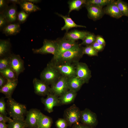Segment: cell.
Instances as JSON below:
<instances>
[{"instance_id": "cell-1", "label": "cell", "mask_w": 128, "mask_h": 128, "mask_svg": "<svg viewBox=\"0 0 128 128\" xmlns=\"http://www.w3.org/2000/svg\"><path fill=\"white\" fill-rule=\"evenodd\" d=\"M83 47L78 45L63 53L50 61L54 64H76L79 62L84 55Z\"/></svg>"}, {"instance_id": "cell-2", "label": "cell", "mask_w": 128, "mask_h": 128, "mask_svg": "<svg viewBox=\"0 0 128 128\" xmlns=\"http://www.w3.org/2000/svg\"><path fill=\"white\" fill-rule=\"evenodd\" d=\"M6 104L7 111L13 119L24 120L27 110L26 105L17 102L11 97L7 99Z\"/></svg>"}, {"instance_id": "cell-3", "label": "cell", "mask_w": 128, "mask_h": 128, "mask_svg": "<svg viewBox=\"0 0 128 128\" xmlns=\"http://www.w3.org/2000/svg\"><path fill=\"white\" fill-rule=\"evenodd\" d=\"M61 76V74L50 62L41 73L40 80L48 85H51L56 82Z\"/></svg>"}, {"instance_id": "cell-4", "label": "cell", "mask_w": 128, "mask_h": 128, "mask_svg": "<svg viewBox=\"0 0 128 128\" xmlns=\"http://www.w3.org/2000/svg\"><path fill=\"white\" fill-rule=\"evenodd\" d=\"M81 111L74 104L64 111L63 117L69 126L79 123L80 120Z\"/></svg>"}, {"instance_id": "cell-5", "label": "cell", "mask_w": 128, "mask_h": 128, "mask_svg": "<svg viewBox=\"0 0 128 128\" xmlns=\"http://www.w3.org/2000/svg\"><path fill=\"white\" fill-rule=\"evenodd\" d=\"M43 45L38 49H32L34 54H51L53 56L56 54L58 49V45L56 40H53L46 39H44Z\"/></svg>"}, {"instance_id": "cell-6", "label": "cell", "mask_w": 128, "mask_h": 128, "mask_svg": "<svg viewBox=\"0 0 128 128\" xmlns=\"http://www.w3.org/2000/svg\"><path fill=\"white\" fill-rule=\"evenodd\" d=\"M50 91L59 97L69 90L67 78L61 76L55 83L51 85Z\"/></svg>"}, {"instance_id": "cell-7", "label": "cell", "mask_w": 128, "mask_h": 128, "mask_svg": "<svg viewBox=\"0 0 128 128\" xmlns=\"http://www.w3.org/2000/svg\"><path fill=\"white\" fill-rule=\"evenodd\" d=\"M76 76L85 83H87L91 77V71L85 63L78 62L76 64Z\"/></svg>"}, {"instance_id": "cell-8", "label": "cell", "mask_w": 128, "mask_h": 128, "mask_svg": "<svg viewBox=\"0 0 128 128\" xmlns=\"http://www.w3.org/2000/svg\"><path fill=\"white\" fill-rule=\"evenodd\" d=\"M37 109L32 108L27 111L24 122L26 128H37V122L41 112Z\"/></svg>"}, {"instance_id": "cell-9", "label": "cell", "mask_w": 128, "mask_h": 128, "mask_svg": "<svg viewBox=\"0 0 128 128\" xmlns=\"http://www.w3.org/2000/svg\"><path fill=\"white\" fill-rule=\"evenodd\" d=\"M61 75L67 78L76 76V64H55L51 62Z\"/></svg>"}, {"instance_id": "cell-10", "label": "cell", "mask_w": 128, "mask_h": 128, "mask_svg": "<svg viewBox=\"0 0 128 128\" xmlns=\"http://www.w3.org/2000/svg\"><path fill=\"white\" fill-rule=\"evenodd\" d=\"M46 98L42 97L41 101L44 105L45 110L50 113L53 111L54 107L61 105L58 96L51 93L48 94Z\"/></svg>"}, {"instance_id": "cell-11", "label": "cell", "mask_w": 128, "mask_h": 128, "mask_svg": "<svg viewBox=\"0 0 128 128\" xmlns=\"http://www.w3.org/2000/svg\"><path fill=\"white\" fill-rule=\"evenodd\" d=\"M10 67L18 77L24 71L25 69L24 61L19 55L11 54Z\"/></svg>"}, {"instance_id": "cell-12", "label": "cell", "mask_w": 128, "mask_h": 128, "mask_svg": "<svg viewBox=\"0 0 128 128\" xmlns=\"http://www.w3.org/2000/svg\"><path fill=\"white\" fill-rule=\"evenodd\" d=\"M56 40L58 44V49L56 54L53 56V58L56 57L63 53L79 44L76 41L66 40L63 38L57 39Z\"/></svg>"}, {"instance_id": "cell-13", "label": "cell", "mask_w": 128, "mask_h": 128, "mask_svg": "<svg viewBox=\"0 0 128 128\" xmlns=\"http://www.w3.org/2000/svg\"><path fill=\"white\" fill-rule=\"evenodd\" d=\"M33 83L34 92L36 94L45 96L51 92L50 87L41 80L35 78L33 80Z\"/></svg>"}, {"instance_id": "cell-14", "label": "cell", "mask_w": 128, "mask_h": 128, "mask_svg": "<svg viewBox=\"0 0 128 128\" xmlns=\"http://www.w3.org/2000/svg\"><path fill=\"white\" fill-rule=\"evenodd\" d=\"M82 124L92 127L97 123V119L95 114L86 109L81 111L80 120Z\"/></svg>"}, {"instance_id": "cell-15", "label": "cell", "mask_w": 128, "mask_h": 128, "mask_svg": "<svg viewBox=\"0 0 128 128\" xmlns=\"http://www.w3.org/2000/svg\"><path fill=\"white\" fill-rule=\"evenodd\" d=\"M88 17L93 20L100 19L105 14L102 7L94 5H85Z\"/></svg>"}, {"instance_id": "cell-16", "label": "cell", "mask_w": 128, "mask_h": 128, "mask_svg": "<svg viewBox=\"0 0 128 128\" xmlns=\"http://www.w3.org/2000/svg\"><path fill=\"white\" fill-rule=\"evenodd\" d=\"M18 83V79L7 80L6 83L0 89V92L3 94L7 99L12 97L13 93Z\"/></svg>"}, {"instance_id": "cell-17", "label": "cell", "mask_w": 128, "mask_h": 128, "mask_svg": "<svg viewBox=\"0 0 128 128\" xmlns=\"http://www.w3.org/2000/svg\"><path fill=\"white\" fill-rule=\"evenodd\" d=\"M90 32H88L75 30L66 32L63 38L74 41L79 39L83 41L86 35Z\"/></svg>"}, {"instance_id": "cell-18", "label": "cell", "mask_w": 128, "mask_h": 128, "mask_svg": "<svg viewBox=\"0 0 128 128\" xmlns=\"http://www.w3.org/2000/svg\"><path fill=\"white\" fill-rule=\"evenodd\" d=\"M17 7L16 4H13L9 6L2 14L9 23H12L17 20Z\"/></svg>"}, {"instance_id": "cell-19", "label": "cell", "mask_w": 128, "mask_h": 128, "mask_svg": "<svg viewBox=\"0 0 128 128\" xmlns=\"http://www.w3.org/2000/svg\"><path fill=\"white\" fill-rule=\"evenodd\" d=\"M114 0L111 3L108 5L103 9L105 14L116 18H119L123 16Z\"/></svg>"}, {"instance_id": "cell-20", "label": "cell", "mask_w": 128, "mask_h": 128, "mask_svg": "<svg viewBox=\"0 0 128 128\" xmlns=\"http://www.w3.org/2000/svg\"><path fill=\"white\" fill-rule=\"evenodd\" d=\"M67 83L69 90L77 92L85 83L75 76L67 78Z\"/></svg>"}, {"instance_id": "cell-21", "label": "cell", "mask_w": 128, "mask_h": 128, "mask_svg": "<svg viewBox=\"0 0 128 128\" xmlns=\"http://www.w3.org/2000/svg\"><path fill=\"white\" fill-rule=\"evenodd\" d=\"M77 95V92L69 90L59 97L61 105L72 103L74 101Z\"/></svg>"}, {"instance_id": "cell-22", "label": "cell", "mask_w": 128, "mask_h": 128, "mask_svg": "<svg viewBox=\"0 0 128 128\" xmlns=\"http://www.w3.org/2000/svg\"><path fill=\"white\" fill-rule=\"evenodd\" d=\"M21 28L18 23H10L2 30L3 33L6 36L14 35L19 33Z\"/></svg>"}, {"instance_id": "cell-23", "label": "cell", "mask_w": 128, "mask_h": 128, "mask_svg": "<svg viewBox=\"0 0 128 128\" xmlns=\"http://www.w3.org/2000/svg\"><path fill=\"white\" fill-rule=\"evenodd\" d=\"M56 14L62 18L64 20L65 24L61 27V29L62 30H65L66 31V32H67L69 29L74 27H86L84 26L77 24L69 16L67 15L64 16L58 13H56Z\"/></svg>"}, {"instance_id": "cell-24", "label": "cell", "mask_w": 128, "mask_h": 128, "mask_svg": "<svg viewBox=\"0 0 128 128\" xmlns=\"http://www.w3.org/2000/svg\"><path fill=\"white\" fill-rule=\"evenodd\" d=\"M53 123L52 118L46 116L41 112L37 122V128H50Z\"/></svg>"}, {"instance_id": "cell-25", "label": "cell", "mask_w": 128, "mask_h": 128, "mask_svg": "<svg viewBox=\"0 0 128 128\" xmlns=\"http://www.w3.org/2000/svg\"><path fill=\"white\" fill-rule=\"evenodd\" d=\"M19 5L22 10L28 14L31 13L41 10L39 7L26 0H21Z\"/></svg>"}, {"instance_id": "cell-26", "label": "cell", "mask_w": 128, "mask_h": 128, "mask_svg": "<svg viewBox=\"0 0 128 128\" xmlns=\"http://www.w3.org/2000/svg\"><path fill=\"white\" fill-rule=\"evenodd\" d=\"M11 44L9 39L0 40V57L8 55L11 53Z\"/></svg>"}, {"instance_id": "cell-27", "label": "cell", "mask_w": 128, "mask_h": 128, "mask_svg": "<svg viewBox=\"0 0 128 128\" xmlns=\"http://www.w3.org/2000/svg\"><path fill=\"white\" fill-rule=\"evenodd\" d=\"M86 0H73L69 1L68 2L69 9V14L73 10H79L83 5L86 4Z\"/></svg>"}, {"instance_id": "cell-28", "label": "cell", "mask_w": 128, "mask_h": 128, "mask_svg": "<svg viewBox=\"0 0 128 128\" xmlns=\"http://www.w3.org/2000/svg\"><path fill=\"white\" fill-rule=\"evenodd\" d=\"M0 73L7 80H14L18 79V77L10 67L0 71Z\"/></svg>"}, {"instance_id": "cell-29", "label": "cell", "mask_w": 128, "mask_h": 128, "mask_svg": "<svg viewBox=\"0 0 128 128\" xmlns=\"http://www.w3.org/2000/svg\"><path fill=\"white\" fill-rule=\"evenodd\" d=\"M114 2L123 16L128 17V5L127 3L121 0H115Z\"/></svg>"}, {"instance_id": "cell-30", "label": "cell", "mask_w": 128, "mask_h": 128, "mask_svg": "<svg viewBox=\"0 0 128 128\" xmlns=\"http://www.w3.org/2000/svg\"><path fill=\"white\" fill-rule=\"evenodd\" d=\"M113 0H87L86 5H94L102 7L111 3Z\"/></svg>"}, {"instance_id": "cell-31", "label": "cell", "mask_w": 128, "mask_h": 128, "mask_svg": "<svg viewBox=\"0 0 128 128\" xmlns=\"http://www.w3.org/2000/svg\"><path fill=\"white\" fill-rule=\"evenodd\" d=\"M24 120L18 119H13L12 121L7 124L8 128H26Z\"/></svg>"}, {"instance_id": "cell-32", "label": "cell", "mask_w": 128, "mask_h": 128, "mask_svg": "<svg viewBox=\"0 0 128 128\" xmlns=\"http://www.w3.org/2000/svg\"><path fill=\"white\" fill-rule=\"evenodd\" d=\"M96 36L94 34L90 32L85 37L82 42L79 44L81 46L91 45L96 41Z\"/></svg>"}, {"instance_id": "cell-33", "label": "cell", "mask_w": 128, "mask_h": 128, "mask_svg": "<svg viewBox=\"0 0 128 128\" xmlns=\"http://www.w3.org/2000/svg\"><path fill=\"white\" fill-rule=\"evenodd\" d=\"M11 54L8 55L0 58V71L10 67Z\"/></svg>"}, {"instance_id": "cell-34", "label": "cell", "mask_w": 128, "mask_h": 128, "mask_svg": "<svg viewBox=\"0 0 128 128\" xmlns=\"http://www.w3.org/2000/svg\"><path fill=\"white\" fill-rule=\"evenodd\" d=\"M83 54H86L90 56H98V52L91 45L86 46L83 48Z\"/></svg>"}, {"instance_id": "cell-35", "label": "cell", "mask_w": 128, "mask_h": 128, "mask_svg": "<svg viewBox=\"0 0 128 128\" xmlns=\"http://www.w3.org/2000/svg\"><path fill=\"white\" fill-rule=\"evenodd\" d=\"M5 98L2 97L0 99V114L7 116L8 113L6 111V104L5 100Z\"/></svg>"}, {"instance_id": "cell-36", "label": "cell", "mask_w": 128, "mask_h": 128, "mask_svg": "<svg viewBox=\"0 0 128 128\" xmlns=\"http://www.w3.org/2000/svg\"><path fill=\"white\" fill-rule=\"evenodd\" d=\"M28 15L23 10L21 11L18 13L17 20L19 23H23L26 21Z\"/></svg>"}, {"instance_id": "cell-37", "label": "cell", "mask_w": 128, "mask_h": 128, "mask_svg": "<svg viewBox=\"0 0 128 128\" xmlns=\"http://www.w3.org/2000/svg\"><path fill=\"white\" fill-rule=\"evenodd\" d=\"M55 125L57 128H67L69 126L66 120L63 118H59L55 122Z\"/></svg>"}, {"instance_id": "cell-38", "label": "cell", "mask_w": 128, "mask_h": 128, "mask_svg": "<svg viewBox=\"0 0 128 128\" xmlns=\"http://www.w3.org/2000/svg\"><path fill=\"white\" fill-rule=\"evenodd\" d=\"M9 24L3 14L0 13V30L2 31L4 28Z\"/></svg>"}, {"instance_id": "cell-39", "label": "cell", "mask_w": 128, "mask_h": 128, "mask_svg": "<svg viewBox=\"0 0 128 128\" xmlns=\"http://www.w3.org/2000/svg\"><path fill=\"white\" fill-rule=\"evenodd\" d=\"M8 3L7 0H0V13H2L7 8Z\"/></svg>"}, {"instance_id": "cell-40", "label": "cell", "mask_w": 128, "mask_h": 128, "mask_svg": "<svg viewBox=\"0 0 128 128\" xmlns=\"http://www.w3.org/2000/svg\"><path fill=\"white\" fill-rule=\"evenodd\" d=\"M91 45L98 52L102 51L105 47L104 46L99 44L96 41Z\"/></svg>"}, {"instance_id": "cell-41", "label": "cell", "mask_w": 128, "mask_h": 128, "mask_svg": "<svg viewBox=\"0 0 128 128\" xmlns=\"http://www.w3.org/2000/svg\"><path fill=\"white\" fill-rule=\"evenodd\" d=\"M96 42L101 45L105 46L106 42L104 39L101 36L97 35L96 36Z\"/></svg>"}, {"instance_id": "cell-42", "label": "cell", "mask_w": 128, "mask_h": 128, "mask_svg": "<svg viewBox=\"0 0 128 128\" xmlns=\"http://www.w3.org/2000/svg\"><path fill=\"white\" fill-rule=\"evenodd\" d=\"M13 119L7 116L3 115L0 114V122L8 123L12 121Z\"/></svg>"}, {"instance_id": "cell-43", "label": "cell", "mask_w": 128, "mask_h": 128, "mask_svg": "<svg viewBox=\"0 0 128 128\" xmlns=\"http://www.w3.org/2000/svg\"><path fill=\"white\" fill-rule=\"evenodd\" d=\"M73 128H92V127L78 123L73 125Z\"/></svg>"}, {"instance_id": "cell-44", "label": "cell", "mask_w": 128, "mask_h": 128, "mask_svg": "<svg viewBox=\"0 0 128 128\" xmlns=\"http://www.w3.org/2000/svg\"><path fill=\"white\" fill-rule=\"evenodd\" d=\"M7 80L1 74H0V88L3 87L7 83Z\"/></svg>"}, {"instance_id": "cell-45", "label": "cell", "mask_w": 128, "mask_h": 128, "mask_svg": "<svg viewBox=\"0 0 128 128\" xmlns=\"http://www.w3.org/2000/svg\"><path fill=\"white\" fill-rule=\"evenodd\" d=\"M9 3H11L13 4H18L20 5L21 3V0H7Z\"/></svg>"}, {"instance_id": "cell-46", "label": "cell", "mask_w": 128, "mask_h": 128, "mask_svg": "<svg viewBox=\"0 0 128 128\" xmlns=\"http://www.w3.org/2000/svg\"><path fill=\"white\" fill-rule=\"evenodd\" d=\"M0 128H8V125L5 123L0 122Z\"/></svg>"}, {"instance_id": "cell-47", "label": "cell", "mask_w": 128, "mask_h": 128, "mask_svg": "<svg viewBox=\"0 0 128 128\" xmlns=\"http://www.w3.org/2000/svg\"><path fill=\"white\" fill-rule=\"evenodd\" d=\"M27 1L31 2L33 4L37 3H39L41 1L40 0H26Z\"/></svg>"}, {"instance_id": "cell-48", "label": "cell", "mask_w": 128, "mask_h": 128, "mask_svg": "<svg viewBox=\"0 0 128 128\" xmlns=\"http://www.w3.org/2000/svg\"></svg>"}]
</instances>
